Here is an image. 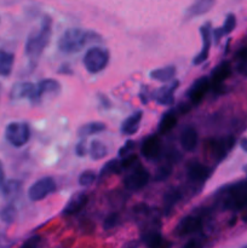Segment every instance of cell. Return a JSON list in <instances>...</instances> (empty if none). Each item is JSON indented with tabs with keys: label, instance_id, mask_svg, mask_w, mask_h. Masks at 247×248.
Listing matches in <instances>:
<instances>
[{
	"label": "cell",
	"instance_id": "cell-31",
	"mask_svg": "<svg viewBox=\"0 0 247 248\" xmlns=\"http://www.w3.org/2000/svg\"><path fill=\"white\" fill-rule=\"evenodd\" d=\"M16 216L17 211L12 205L5 206V207L1 208V211H0V219L5 223H12L16 219Z\"/></svg>",
	"mask_w": 247,
	"mask_h": 248
},
{
	"label": "cell",
	"instance_id": "cell-41",
	"mask_svg": "<svg viewBox=\"0 0 247 248\" xmlns=\"http://www.w3.org/2000/svg\"><path fill=\"white\" fill-rule=\"evenodd\" d=\"M140 246V242L138 240H131V241H127L125 245H124L121 248H138Z\"/></svg>",
	"mask_w": 247,
	"mask_h": 248
},
{
	"label": "cell",
	"instance_id": "cell-35",
	"mask_svg": "<svg viewBox=\"0 0 247 248\" xmlns=\"http://www.w3.org/2000/svg\"><path fill=\"white\" fill-rule=\"evenodd\" d=\"M135 147L136 143L133 142V140H127V142L124 144V147L120 148V150H119V156L125 157L131 155L133 153V150H135Z\"/></svg>",
	"mask_w": 247,
	"mask_h": 248
},
{
	"label": "cell",
	"instance_id": "cell-33",
	"mask_svg": "<svg viewBox=\"0 0 247 248\" xmlns=\"http://www.w3.org/2000/svg\"><path fill=\"white\" fill-rule=\"evenodd\" d=\"M172 174V167L171 164H167V165H161L159 169L156 170L155 172V176H154V181L155 182H162V181H166L170 176Z\"/></svg>",
	"mask_w": 247,
	"mask_h": 248
},
{
	"label": "cell",
	"instance_id": "cell-45",
	"mask_svg": "<svg viewBox=\"0 0 247 248\" xmlns=\"http://www.w3.org/2000/svg\"><path fill=\"white\" fill-rule=\"evenodd\" d=\"M241 248H247V245H245V246H242Z\"/></svg>",
	"mask_w": 247,
	"mask_h": 248
},
{
	"label": "cell",
	"instance_id": "cell-20",
	"mask_svg": "<svg viewBox=\"0 0 247 248\" xmlns=\"http://www.w3.org/2000/svg\"><path fill=\"white\" fill-rule=\"evenodd\" d=\"M143 118V111L137 110L135 113L131 114L128 118H126L125 120L121 124V133L125 136H131L135 135L138 131L140 126V121Z\"/></svg>",
	"mask_w": 247,
	"mask_h": 248
},
{
	"label": "cell",
	"instance_id": "cell-36",
	"mask_svg": "<svg viewBox=\"0 0 247 248\" xmlns=\"http://www.w3.org/2000/svg\"><path fill=\"white\" fill-rule=\"evenodd\" d=\"M40 244H41V237L38 236V235H35V236L29 237L27 241H24L23 245H22L19 248H39L40 247Z\"/></svg>",
	"mask_w": 247,
	"mask_h": 248
},
{
	"label": "cell",
	"instance_id": "cell-44",
	"mask_svg": "<svg viewBox=\"0 0 247 248\" xmlns=\"http://www.w3.org/2000/svg\"><path fill=\"white\" fill-rule=\"evenodd\" d=\"M240 147H241V149L244 150V152L247 153V137L242 138V140H240Z\"/></svg>",
	"mask_w": 247,
	"mask_h": 248
},
{
	"label": "cell",
	"instance_id": "cell-16",
	"mask_svg": "<svg viewBox=\"0 0 247 248\" xmlns=\"http://www.w3.org/2000/svg\"><path fill=\"white\" fill-rule=\"evenodd\" d=\"M179 81L174 80L171 84L162 86L157 89L153 94V98L155 99L157 104L160 106H172L174 102V92H176L177 87H178Z\"/></svg>",
	"mask_w": 247,
	"mask_h": 248
},
{
	"label": "cell",
	"instance_id": "cell-28",
	"mask_svg": "<svg viewBox=\"0 0 247 248\" xmlns=\"http://www.w3.org/2000/svg\"><path fill=\"white\" fill-rule=\"evenodd\" d=\"M22 183L16 179H10L2 184V195L7 199H14L21 193Z\"/></svg>",
	"mask_w": 247,
	"mask_h": 248
},
{
	"label": "cell",
	"instance_id": "cell-34",
	"mask_svg": "<svg viewBox=\"0 0 247 248\" xmlns=\"http://www.w3.org/2000/svg\"><path fill=\"white\" fill-rule=\"evenodd\" d=\"M119 223H120V216H119V213H116V212L110 213V215L107 216L106 219H104V222H103L104 230L114 229L115 227H118Z\"/></svg>",
	"mask_w": 247,
	"mask_h": 248
},
{
	"label": "cell",
	"instance_id": "cell-5",
	"mask_svg": "<svg viewBox=\"0 0 247 248\" xmlns=\"http://www.w3.org/2000/svg\"><path fill=\"white\" fill-rule=\"evenodd\" d=\"M207 217V212L190 213L182 218L174 229V234L177 236H186V235L195 234L203 228Z\"/></svg>",
	"mask_w": 247,
	"mask_h": 248
},
{
	"label": "cell",
	"instance_id": "cell-9",
	"mask_svg": "<svg viewBox=\"0 0 247 248\" xmlns=\"http://www.w3.org/2000/svg\"><path fill=\"white\" fill-rule=\"evenodd\" d=\"M211 172L212 171L210 167L199 161H191L186 166V177H188L189 183L198 186L199 188L203 186L205 182L210 178Z\"/></svg>",
	"mask_w": 247,
	"mask_h": 248
},
{
	"label": "cell",
	"instance_id": "cell-30",
	"mask_svg": "<svg viewBox=\"0 0 247 248\" xmlns=\"http://www.w3.org/2000/svg\"><path fill=\"white\" fill-rule=\"evenodd\" d=\"M123 171L121 169V164L119 160H110V161L107 162L103 167H102L101 172H99V178H104V177L109 176V174L113 173H119V172Z\"/></svg>",
	"mask_w": 247,
	"mask_h": 248
},
{
	"label": "cell",
	"instance_id": "cell-24",
	"mask_svg": "<svg viewBox=\"0 0 247 248\" xmlns=\"http://www.w3.org/2000/svg\"><path fill=\"white\" fill-rule=\"evenodd\" d=\"M182 199V191L177 188H171L167 190L164 196V212L165 215H170L173 210L174 206L179 202Z\"/></svg>",
	"mask_w": 247,
	"mask_h": 248
},
{
	"label": "cell",
	"instance_id": "cell-15",
	"mask_svg": "<svg viewBox=\"0 0 247 248\" xmlns=\"http://www.w3.org/2000/svg\"><path fill=\"white\" fill-rule=\"evenodd\" d=\"M11 98L12 99H31L33 103L39 102L38 91H36V85L31 82H19L16 84L11 90Z\"/></svg>",
	"mask_w": 247,
	"mask_h": 248
},
{
	"label": "cell",
	"instance_id": "cell-23",
	"mask_svg": "<svg viewBox=\"0 0 247 248\" xmlns=\"http://www.w3.org/2000/svg\"><path fill=\"white\" fill-rule=\"evenodd\" d=\"M235 27H236V17H235L234 14H229L227 16V18H225L223 26L219 27V28L215 29V31H212L213 38H215L216 43L218 44L223 36L228 35V34L232 33V31L235 29Z\"/></svg>",
	"mask_w": 247,
	"mask_h": 248
},
{
	"label": "cell",
	"instance_id": "cell-11",
	"mask_svg": "<svg viewBox=\"0 0 247 248\" xmlns=\"http://www.w3.org/2000/svg\"><path fill=\"white\" fill-rule=\"evenodd\" d=\"M211 90V81L208 77H201L198 80L193 82V85L190 86V89L188 90V96L190 104L193 106H198L203 98H205L206 94L208 93V91Z\"/></svg>",
	"mask_w": 247,
	"mask_h": 248
},
{
	"label": "cell",
	"instance_id": "cell-8",
	"mask_svg": "<svg viewBox=\"0 0 247 248\" xmlns=\"http://www.w3.org/2000/svg\"><path fill=\"white\" fill-rule=\"evenodd\" d=\"M56 190V181L52 177H43L38 179L28 190V198L34 202L44 200Z\"/></svg>",
	"mask_w": 247,
	"mask_h": 248
},
{
	"label": "cell",
	"instance_id": "cell-43",
	"mask_svg": "<svg viewBox=\"0 0 247 248\" xmlns=\"http://www.w3.org/2000/svg\"><path fill=\"white\" fill-rule=\"evenodd\" d=\"M4 178H5L4 167H2L1 161H0V186H2V184H4Z\"/></svg>",
	"mask_w": 247,
	"mask_h": 248
},
{
	"label": "cell",
	"instance_id": "cell-42",
	"mask_svg": "<svg viewBox=\"0 0 247 248\" xmlns=\"http://www.w3.org/2000/svg\"><path fill=\"white\" fill-rule=\"evenodd\" d=\"M99 99H101V104L104 107V108H110V102L107 98V96L104 94H99Z\"/></svg>",
	"mask_w": 247,
	"mask_h": 248
},
{
	"label": "cell",
	"instance_id": "cell-6",
	"mask_svg": "<svg viewBox=\"0 0 247 248\" xmlns=\"http://www.w3.org/2000/svg\"><path fill=\"white\" fill-rule=\"evenodd\" d=\"M5 137L12 147L21 148L28 143L31 138V128L26 123H11L6 126Z\"/></svg>",
	"mask_w": 247,
	"mask_h": 248
},
{
	"label": "cell",
	"instance_id": "cell-19",
	"mask_svg": "<svg viewBox=\"0 0 247 248\" xmlns=\"http://www.w3.org/2000/svg\"><path fill=\"white\" fill-rule=\"evenodd\" d=\"M216 0H195L185 11V18H195L207 14L213 9Z\"/></svg>",
	"mask_w": 247,
	"mask_h": 248
},
{
	"label": "cell",
	"instance_id": "cell-25",
	"mask_svg": "<svg viewBox=\"0 0 247 248\" xmlns=\"http://www.w3.org/2000/svg\"><path fill=\"white\" fill-rule=\"evenodd\" d=\"M15 63V55L6 50L0 48V75L9 77L12 72Z\"/></svg>",
	"mask_w": 247,
	"mask_h": 248
},
{
	"label": "cell",
	"instance_id": "cell-21",
	"mask_svg": "<svg viewBox=\"0 0 247 248\" xmlns=\"http://www.w3.org/2000/svg\"><path fill=\"white\" fill-rule=\"evenodd\" d=\"M36 91H38V99L40 101L45 96H56L61 91V84L55 79H45L41 80L36 85Z\"/></svg>",
	"mask_w": 247,
	"mask_h": 248
},
{
	"label": "cell",
	"instance_id": "cell-4",
	"mask_svg": "<svg viewBox=\"0 0 247 248\" xmlns=\"http://www.w3.org/2000/svg\"><path fill=\"white\" fill-rule=\"evenodd\" d=\"M109 57H110V55H109V51L107 48L93 46L85 52L82 63H84L87 72L91 73V74H97V73H101L102 70L106 69L109 63Z\"/></svg>",
	"mask_w": 247,
	"mask_h": 248
},
{
	"label": "cell",
	"instance_id": "cell-2",
	"mask_svg": "<svg viewBox=\"0 0 247 248\" xmlns=\"http://www.w3.org/2000/svg\"><path fill=\"white\" fill-rule=\"evenodd\" d=\"M223 210L240 211L247 207V179L225 186L218 191Z\"/></svg>",
	"mask_w": 247,
	"mask_h": 248
},
{
	"label": "cell",
	"instance_id": "cell-22",
	"mask_svg": "<svg viewBox=\"0 0 247 248\" xmlns=\"http://www.w3.org/2000/svg\"><path fill=\"white\" fill-rule=\"evenodd\" d=\"M177 121H178V116H177L176 111H174L173 109L166 111V113L162 115V118L160 119L159 126H157L159 135H166L170 131L173 130L177 125Z\"/></svg>",
	"mask_w": 247,
	"mask_h": 248
},
{
	"label": "cell",
	"instance_id": "cell-14",
	"mask_svg": "<svg viewBox=\"0 0 247 248\" xmlns=\"http://www.w3.org/2000/svg\"><path fill=\"white\" fill-rule=\"evenodd\" d=\"M140 154L147 160H156L161 154V140L157 135H150L142 140Z\"/></svg>",
	"mask_w": 247,
	"mask_h": 248
},
{
	"label": "cell",
	"instance_id": "cell-3",
	"mask_svg": "<svg viewBox=\"0 0 247 248\" xmlns=\"http://www.w3.org/2000/svg\"><path fill=\"white\" fill-rule=\"evenodd\" d=\"M52 35V19L45 16L41 21L40 27L28 36L26 43V53L29 58L35 60L40 57L46 46L48 45Z\"/></svg>",
	"mask_w": 247,
	"mask_h": 248
},
{
	"label": "cell",
	"instance_id": "cell-38",
	"mask_svg": "<svg viewBox=\"0 0 247 248\" xmlns=\"http://www.w3.org/2000/svg\"><path fill=\"white\" fill-rule=\"evenodd\" d=\"M182 248H203V241L201 239H193L186 242Z\"/></svg>",
	"mask_w": 247,
	"mask_h": 248
},
{
	"label": "cell",
	"instance_id": "cell-12",
	"mask_svg": "<svg viewBox=\"0 0 247 248\" xmlns=\"http://www.w3.org/2000/svg\"><path fill=\"white\" fill-rule=\"evenodd\" d=\"M232 74V65L228 61H223L220 62L215 69L212 70L210 77L211 81V90H213L215 92H222L223 84H224L225 80L230 77Z\"/></svg>",
	"mask_w": 247,
	"mask_h": 248
},
{
	"label": "cell",
	"instance_id": "cell-29",
	"mask_svg": "<svg viewBox=\"0 0 247 248\" xmlns=\"http://www.w3.org/2000/svg\"><path fill=\"white\" fill-rule=\"evenodd\" d=\"M89 153L91 155L92 160H101L103 157H106L108 150H107L106 144H103L101 140H96L91 142V145L89 148Z\"/></svg>",
	"mask_w": 247,
	"mask_h": 248
},
{
	"label": "cell",
	"instance_id": "cell-37",
	"mask_svg": "<svg viewBox=\"0 0 247 248\" xmlns=\"http://www.w3.org/2000/svg\"><path fill=\"white\" fill-rule=\"evenodd\" d=\"M87 143L85 140H81L77 142V144L75 145V154L79 157H84L87 154Z\"/></svg>",
	"mask_w": 247,
	"mask_h": 248
},
{
	"label": "cell",
	"instance_id": "cell-13",
	"mask_svg": "<svg viewBox=\"0 0 247 248\" xmlns=\"http://www.w3.org/2000/svg\"><path fill=\"white\" fill-rule=\"evenodd\" d=\"M211 28H212V26H211L210 22H206V23L200 28L201 38H202V48H201L200 52L194 57V65L201 64V63H203L208 58L211 44H212V29Z\"/></svg>",
	"mask_w": 247,
	"mask_h": 248
},
{
	"label": "cell",
	"instance_id": "cell-27",
	"mask_svg": "<svg viewBox=\"0 0 247 248\" xmlns=\"http://www.w3.org/2000/svg\"><path fill=\"white\" fill-rule=\"evenodd\" d=\"M106 130V124L101 123V121H93V123H87L85 125H82L81 127L77 130L79 136H92L97 135V133H101Z\"/></svg>",
	"mask_w": 247,
	"mask_h": 248
},
{
	"label": "cell",
	"instance_id": "cell-10",
	"mask_svg": "<svg viewBox=\"0 0 247 248\" xmlns=\"http://www.w3.org/2000/svg\"><path fill=\"white\" fill-rule=\"evenodd\" d=\"M235 144V138L232 136L219 138V140H212L207 144L208 152L215 157L217 161H222L228 153L232 149Z\"/></svg>",
	"mask_w": 247,
	"mask_h": 248
},
{
	"label": "cell",
	"instance_id": "cell-39",
	"mask_svg": "<svg viewBox=\"0 0 247 248\" xmlns=\"http://www.w3.org/2000/svg\"><path fill=\"white\" fill-rule=\"evenodd\" d=\"M236 69H237V72L242 75V77L247 78V60L239 61Z\"/></svg>",
	"mask_w": 247,
	"mask_h": 248
},
{
	"label": "cell",
	"instance_id": "cell-1",
	"mask_svg": "<svg viewBox=\"0 0 247 248\" xmlns=\"http://www.w3.org/2000/svg\"><path fill=\"white\" fill-rule=\"evenodd\" d=\"M101 40V35L96 31L81 28H69L61 35L58 48L64 53H77L89 44Z\"/></svg>",
	"mask_w": 247,
	"mask_h": 248
},
{
	"label": "cell",
	"instance_id": "cell-17",
	"mask_svg": "<svg viewBox=\"0 0 247 248\" xmlns=\"http://www.w3.org/2000/svg\"><path fill=\"white\" fill-rule=\"evenodd\" d=\"M87 201H89V195L85 191H77L72 198L68 200L67 205L64 206L62 211L63 216H74L79 213L82 208L86 206Z\"/></svg>",
	"mask_w": 247,
	"mask_h": 248
},
{
	"label": "cell",
	"instance_id": "cell-26",
	"mask_svg": "<svg viewBox=\"0 0 247 248\" xmlns=\"http://www.w3.org/2000/svg\"><path fill=\"white\" fill-rule=\"evenodd\" d=\"M176 75V68L174 65H167L164 68H157L150 72V78L153 80H156L160 82H167L171 81Z\"/></svg>",
	"mask_w": 247,
	"mask_h": 248
},
{
	"label": "cell",
	"instance_id": "cell-7",
	"mask_svg": "<svg viewBox=\"0 0 247 248\" xmlns=\"http://www.w3.org/2000/svg\"><path fill=\"white\" fill-rule=\"evenodd\" d=\"M130 170V173L126 174V177L124 178V186L132 193L142 190L143 188L147 186L150 179L149 172L147 171L145 167L140 166L139 164H137Z\"/></svg>",
	"mask_w": 247,
	"mask_h": 248
},
{
	"label": "cell",
	"instance_id": "cell-18",
	"mask_svg": "<svg viewBox=\"0 0 247 248\" xmlns=\"http://www.w3.org/2000/svg\"><path fill=\"white\" fill-rule=\"evenodd\" d=\"M181 145L185 152H194L199 144V133L193 126H185L181 132Z\"/></svg>",
	"mask_w": 247,
	"mask_h": 248
},
{
	"label": "cell",
	"instance_id": "cell-32",
	"mask_svg": "<svg viewBox=\"0 0 247 248\" xmlns=\"http://www.w3.org/2000/svg\"><path fill=\"white\" fill-rule=\"evenodd\" d=\"M97 174L93 170H86L79 176V184L81 186H90L94 183Z\"/></svg>",
	"mask_w": 247,
	"mask_h": 248
},
{
	"label": "cell",
	"instance_id": "cell-40",
	"mask_svg": "<svg viewBox=\"0 0 247 248\" xmlns=\"http://www.w3.org/2000/svg\"><path fill=\"white\" fill-rule=\"evenodd\" d=\"M139 96H140V101H142V103L147 104L148 103V87L147 86L142 87Z\"/></svg>",
	"mask_w": 247,
	"mask_h": 248
}]
</instances>
